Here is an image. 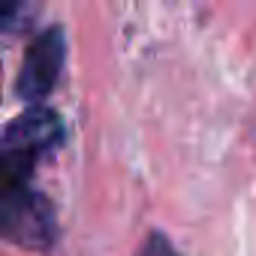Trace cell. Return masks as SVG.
<instances>
[{"mask_svg":"<svg viewBox=\"0 0 256 256\" xmlns=\"http://www.w3.org/2000/svg\"><path fill=\"white\" fill-rule=\"evenodd\" d=\"M0 235L24 250H48L58 238L48 196L30 181H0Z\"/></svg>","mask_w":256,"mask_h":256,"instance_id":"2","label":"cell"},{"mask_svg":"<svg viewBox=\"0 0 256 256\" xmlns=\"http://www.w3.org/2000/svg\"><path fill=\"white\" fill-rule=\"evenodd\" d=\"M64 58H66V36L60 28H46L40 36H34V42L24 52L18 78H16V94L24 102H40L42 96H48L58 84V76L64 70Z\"/></svg>","mask_w":256,"mask_h":256,"instance_id":"3","label":"cell"},{"mask_svg":"<svg viewBox=\"0 0 256 256\" xmlns=\"http://www.w3.org/2000/svg\"><path fill=\"white\" fill-rule=\"evenodd\" d=\"M22 16V0H0V30H6Z\"/></svg>","mask_w":256,"mask_h":256,"instance_id":"5","label":"cell"},{"mask_svg":"<svg viewBox=\"0 0 256 256\" xmlns=\"http://www.w3.org/2000/svg\"><path fill=\"white\" fill-rule=\"evenodd\" d=\"M136 256H181V253H178V250L163 238V235H157V232H154V235H148V241L142 244V250H139Z\"/></svg>","mask_w":256,"mask_h":256,"instance_id":"4","label":"cell"},{"mask_svg":"<svg viewBox=\"0 0 256 256\" xmlns=\"http://www.w3.org/2000/svg\"><path fill=\"white\" fill-rule=\"evenodd\" d=\"M64 139L60 118L36 106L22 112L0 136V181H30L34 169L46 154H52Z\"/></svg>","mask_w":256,"mask_h":256,"instance_id":"1","label":"cell"}]
</instances>
